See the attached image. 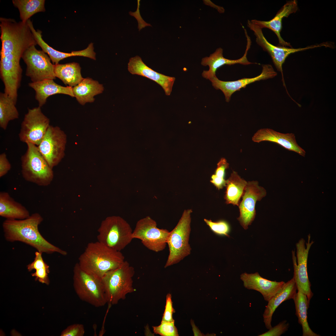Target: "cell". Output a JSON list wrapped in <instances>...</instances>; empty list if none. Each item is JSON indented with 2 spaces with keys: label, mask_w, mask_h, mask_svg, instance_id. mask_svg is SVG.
Returning a JSON list of instances; mask_svg holds the SVG:
<instances>
[{
  "label": "cell",
  "mask_w": 336,
  "mask_h": 336,
  "mask_svg": "<svg viewBox=\"0 0 336 336\" xmlns=\"http://www.w3.org/2000/svg\"><path fill=\"white\" fill-rule=\"evenodd\" d=\"M128 69L132 74H136L151 79L159 85L166 95L170 96L175 80L174 77L157 72L146 65L138 56L131 58L128 63Z\"/></svg>",
  "instance_id": "obj_18"
},
{
  "label": "cell",
  "mask_w": 336,
  "mask_h": 336,
  "mask_svg": "<svg viewBox=\"0 0 336 336\" xmlns=\"http://www.w3.org/2000/svg\"><path fill=\"white\" fill-rule=\"evenodd\" d=\"M298 10L297 2L292 0L287 2L278 12L273 18L269 21H262L254 19L251 21L261 29L267 28L273 31L278 39L280 46H292L289 43L285 41L282 38L280 32L282 29V20L287 17L291 14L296 12Z\"/></svg>",
  "instance_id": "obj_21"
},
{
  "label": "cell",
  "mask_w": 336,
  "mask_h": 336,
  "mask_svg": "<svg viewBox=\"0 0 336 336\" xmlns=\"http://www.w3.org/2000/svg\"><path fill=\"white\" fill-rule=\"evenodd\" d=\"M44 0H13L14 6L19 12L21 21L26 22L33 15L45 11Z\"/></svg>",
  "instance_id": "obj_31"
},
{
  "label": "cell",
  "mask_w": 336,
  "mask_h": 336,
  "mask_svg": "<svg viewBox=\"0 0 336 336\" xmlns=\"http://www.w3.org/2000/svg\"><path fill=\"white\" fill-rule=\"evenodd\" d=\"M78 260L83 270L100 279L107 272L119 267L125 261L121 251L98 241L89 243Z\"/></svg>",
  "instance_id": "obj_3"
},
{
  "label": "cell",
  "mask_w": 336,
  "mask_h": 336,
  "mask_svg": "<svg viewBox=\"0 0 336 336\" xmlns=\"http://www.w3.org/2000/svg\"><path fill=\"white\" fill-rule=\"evenodd\" d=\"M135 271L127 261L117 268L107 272L101 279L108 301L110 305L118 304L127 295L134 292L133 277Z\"/></svg>",
  "instance_id": "obj_4"
},
{
  "label": "cell",
  "mask_w": 336,
  "mask_h": 336,
  "mask_svg": "<svg viewBox=\"0 0 336 336\" xmlns=\"http://www.w3.org/2000/svg\"><path fill=\"white\" fill-rule=\"evenodd\" d=\"M192 210H185L178 223L168 236L169 254L164 268L177 264L189 255L191 248L189 244Z\"/></svg>",
  "instance_id": "obj_7"
},
{
  "label": "cell",
  "mask_w": 336,
  "mask_h": 336,
  "mask_svg": "<svg viewBox=\"0 0 336 336\" xmlns=\"http://www.w3.org/2000/svg\"><path fill=\"white\" fill-rule=\"evenodd\" d=\"M11 165L8 161L6 154L3 153L0 155V177L6 175L11 170Z\"/></svg>",
  "instance_id": "obj_40"
},
{
  "label": "cell",
  "mask_w": 336,
  "mask_h": 336,
  "mask_svg": "<svg viewBox=\"0 0 336 336\" xmlns=\"http://www.w3.org/2000/svg\"><path fill=\"white\" fill-rule=\"evenodd\" d=\"M32 32L37 44L44 52L48 54L53 64H58L60 60L73 56H82L96 59V53L94 51L92 43L90 44L87 48L83 50L73 51L70 53H64L54 49L45 43L42 38V32L40 30H38L36 31L35 29H33Z\"/></svg>",
  "instance_id": "obj_22"
},
{
  "label": "cell",
  "mask_w": 336,
  "mask_h": 336,
  "mask_svg": "<svg viewBox=\"0 0 336 336\" xmlns=\"http://www.w3.org/2000/svg\"><path fill=\"white\" fill-rule=\"evenodd\" d=\"M129 223L122 217L116 216L106 217L98 229V241L116 251H121L133 239Z\"/></svg>",
  "instance_id": "obj_6"
},
{
  "label": "cell",
  "mask_w": 336,
  "mask_h": 336,
  "mask_svg": "<svg viewBox=\"0 0 336 336\" xmlns=\"http://www.w3.org/2000/svg\"><path fill=\"white\" fill-rule=\"evenodd\" d=\"M169 233L166 229L158 228L156 222L148 216L137 222L132 236L140 240L148 249L158 252L165 248Z\"/></svg>",
  "instance_id": "obj_9"
},
{
  "label": "cell",
  "mask_w": 336,
  "mask_h": 336,
  "mask_svg": "<svg viewBox=\"0 0 336 336\" xmlns=\"http://www.w3.org/2000/svg\"><path fill=\"white\" fill-rule=\"evenodd\" d=\"M85 330L83 324H75L68 326L61 332V336H83Z\"/></svg>",
  "instance_id": "obj_35"
},
{
  "label": "cell",
  "mask_w": 336,
  "mask_h": 336,
  "mask_svg": "<svg viewBox=\"0 0 336 336\" xmlns=\"http://www.w3.org/2000/svg\"><path fill=\"white\" fill-rule=\"evenodd\" d=\"M247 183L241 178L237 172L233 171L226 180V190L224 196L226 203L238 206L240 199Z\"/></svg>",
  "instance_id": "obj_28"
},
{
  "label": "cell",
  "mask_w": 336,
  "mask_h": 336,
  "mask_svg": "<svg viewBox=\"0 0 336 336\" xmlns=\"http://www.w3.org/2000/svg\"><path fill=\"white\" fill-rule=\"evenodd\" d=\"M294 301L296 309V315L298 318L299 323L301 325L303 336H319L312 331L307 321V310L310 302L306 295L301 292L298 291Z\"/></svg>",
  "instance_id": "obj_29"
},
{
  "label": "cell",
  "mask_w": 336,
  "mask_h": 336,
  "mask_svg": "<svg viewBox=\"0 0 336 336\" xmlns=\"http://www.w3.org/2000/svg\"><path fill=\"white\" fill-rule=\"evenodd\" d=\"M43 220L41 215L35 213L22 220L7 219L2 226L6 240L10 242L19 241L34 248L42 253H57L66 255L67 252L52 244L41 235L39 226Z\"/></svg>",
  "instance_id": "obj_2"
},
{
  "label": "cell",
  "mask_w": 336,
  "mask_h": 336,
  "mask_svg": "<svg viewBox=\"0 0 336 336\" xmlns=\"http://www.w3.org/2000/svg\"><path fill=\"white\" fill-rule=\"evenodd\" d=\"M247 40L246 49L244 55L240 58L236 60L228 59L225 58L223 56V50L221 48H217L215 51L211 54L209 57H206L202 59L201 64L203 66H208V70H204L202 75L203 77L207 79L212 78L216 75V72L217 69L225 65H229L236 64H240L244 65H248L252 64H258L257 63H253L248 61L247 54L250 49L251 41L250 37L247 32H245Z\"/></svg>",
  "instance_id": "obj_17"
},
{
  "label": "cell",
  "mask_w": 336,
  "mask_h": 336,
  "mask_svg": "<svg viewBox=\"0 0 336 336\" xmlns=\"http://www.w3.org/2000/svg\"><path fill=\"white\" fill-rule=\"evenodd\" d=\"M35 45L27 49L22 58L26 65V75L32 82L45 79H55L54 64H52L48 56L43 50L36 49Z\"/></svg>",
  "instance_id": "obj_10"
},
{
  "label": "cell",
  "mask_w": 336,
  "mask_h": 336,
  "mask_svg": "<svg viewBox=\"0 0 336 336\" xmlns=\"http://www.w3.org/2000/svg\"><path fill=\"white\" fill-rule=\"evenodd\" d=\"M240 279L245 288L258 291L267 301L282 290L285 283L264 278L258 272L250 274L243 273L240 275Z\"/></svg>",
  "instance_id": "obj_19"
},
{
  "label": "cell",
  "mask_w": 336,
  "mask_h": 336,
  "mask_svg": "<svg viewBox=\"0 0 336 336\" xmlns=\"http://www.w3.org/2000/svg\"><path fill=\"white\" fill-rule=\"evenodd\" d=\"M204 221L212 231L216 234L229 236L228 234L230 230V226L226 221L221 220L214 222L206 219H204Z\"/></svg>",
  "instance_id": "obj_34"
},
{
  "label": "cell",
  "mask_w": 336,
  "mask_h": 336,
  "mask_svg": "<svg viewBox=\"0 0 336 336\" xmlns=\"http://www.w3.org/2000/svg\"><path fill=\"white\" fill-rule=\"evenodd\" d=\"M49 123V119L43 113L40 107L28 109L21 124L19 133L20 140L38 146L50 126Z\"/></svg>",
  "instance_id": "obj_12"
},
{
  "label": "cell",
  "mask_w": 336,
  "mask_h": 336,
  "mask_svg": "<svg viewBox=\"0 0 336 336\" xmlns=\"http://www.w3.org/2000/svg\"><path fill=\"white\" fill-rule=\"evenodd\" d=\"M266 194L265 189L259 186L257 181L248 182L245 187L241 201L239 207L240 216L237 219L245 230L248 228L254 220L255 215L256 202L260 201Z\"/></svg>",
  "instance_id": "obj_15"
},
{
  "label": "cell",
  "mask_w": 336,
  "mask_h": 336,
  "mask_svg": "<svg viewBox=\"0 0 336 336\" xmlns=\"http://www.w3.org/2000/svg\"><path fill=\"white\" fill-rule=\"evenodd\" d=\"M16 103L5 93L0 94V127L7 129L9 122L19 118V114Z\"/></svg>",
  "instance_id": "obj_30"
},
{
  "label": "cell",
  "mask_w": 336,
  "mask_h": 336,
  "mask_svg": "<svg viewBox=\"0 0 336 336\" xmlns=\"http://www.w3.org/2000/svg\"><path fill=\"white\" fill-rule=\"evenodd\" d=\"M0 77L6 83L14 84L21 79L22 69L20 61L25 51L37 44L26 22H16L14 19L0 18Z\"/></svg>",
  "instance_id": "obj_1"
},
{
  "label": "cell",
  "mask_w": 336,
  "mask_h": 336,
  "mask_svg": "<svg viewBox=\"0 0 336 336\" xmlns=\"http://www.w3.org/2000/svg\"><path fill=\"white\" fill-rule=\"evenodd\" d=\"M29 86L35 91V98L38 101L39 106L44 105L49 96L58 94L67 95L73 97L72 87L63 86L56 83L53 79H45L37 82H31Z\"/></svg>",
  "instance_id": "obj_24"
},
{
  "label": "cell",
  "mask_w": 336,
  "mask_h": 336,
  "mask_svg": "<svg viewBox=\"0 0 336 336\" xmlns=\"http://www.w3.org/2000/svg\"><path fill=\"white\" fill-rule=\"evenodd\" d=\"M175 312V310L173 307L171 295L169 293L166 296L165 309L163 315L162 321L169 322L175 321L172 315Z\"/></svg>",
  "instance_id": "obj_37"
},
{
  "label": "cell",
  "mask_w": 336,
  "mask_h": 336,
  "mask_svg": "<svg viewBox=\"0 0 336 336\" xmlns=\"http://www.w3.org/2000/svg\"><path fill=\"white\" fill-rule=\"evenodd\" d=\"M27 209L7 192H0V216L7 219L22 220L30 216Z\"/></svg>",
  "instance_id": "obj_25"
},
{
  "label": "cell",
  "mask_w": 336,
  "mask_h": 336,
  "mask_svg": "<svg viewBox=\"0 0 336 336\" xmlns=\"http://www.w3.org/2000/svg\"><path fill=\"white\" fill-rule=\"evenodd\" d=\"M252 140L257 143L264 141L275 142L303 156H305V151L297 143L294 133H283L270 128H262L258 130L254 134Z\"/></svg>",
  "instance_id": "obj_20"
},
{
  "label": "cell",
  "mask_w": 336,
  "mask_h": 336,
  "mask_svg": "<svg viewBox=\"0 0 336 336\" xmlns=\"http://www.w3.org/2000/svg\"><path fill=\"white\" fill-rule=\"evenodd\" d=\"M79 64L72 62L64 64H54L56 77L60 79L66 85L72 87L78 84L83 79Z\"/></svg>",
  "instance_id": "obj_27"
},
{
  "label": "cell",
  "mask_w": 336,
  "mask_h": 336,
  "mask_svg": "<svg viewBox=\"0 0 336 336\" xmlns=\"http://www.w3.org/2000/svg\"><path fill=\"white\" fill-rule=\"evenodd\" d=\"M42 253L37 251L35 253L34 260L27 266V269L29 272L33 270H35L40 267H45L48 265L44 261L42 257Z\"/></svg>",
  "instance_id": "obj_39"
},
{
  "label": "cell",
  "mask_w": 336,
  "mask_h": 336,
  "mask_svg": "<svg viewBox=\"0 0 336 336\" xmlns=\"http://www.w3.org/2000/svg\"><path fill=\"white\" fill-rule=\"evenodd\" d=\"M27 149L21 158V172L26 181L39 186L49 185L54 178L52 168L39 151L37 146L27 143Z\"/></svg>",
  "instance_id": "obj_5"
},
{
  "label": "cell",
  "mask_w": 336,
  "mask_h": 336,
  "mask_svg": "<svg viewBox=\"0 0 336 336\" xmlns=\"http://www.w3.org/2000/svg\"><path fill=\"white\" fill-rule=\"evenodd\" d=\"M297 288L294 278L285 283L282 290L268 302L264 312V321L268 329L272 327L271 322L273 315L277 308L283 302L295 298Z\"/></svg>",
  "instance_id": "obj_23"
},
{
  "label": "cell",
  "mask_w": 336,
  "mask_h": 336,
  "mask_svg": "<svg viewBox=\"0 0 336 336\" xmlns=\"http://www.w3.org/2000/svg\"><path fill=\"white\" fill-rule=\"evenodd\" d=\"M261 74L253 78H244L232 81H224L219 80L215 76L209 80L213 87L217 90H221L223 93L226 102H229L232 95L237 91L245 88L252 83L261 80L273 78L277 74L272 66L269 64H263Z\"/></svg>",
  "instance_id": "obj_16"
},
{
  "label": "cell",
  "mask_w": 336,
  "mask_h": 336,
  "mask_svg": "<svg viewBox=\"0 0 336 336\" xmlns=\"http://www.w3.org/2000/svg\"><path fill=\"white\" fill-rule=\"evenodd\" d=\"M49 272V266L36 269L35 272L32 273L31 275L35 277V281L38 280L42 283H45L47 285H49L50 281L48 274Z\"/></svg>",
  "instance_id": "obj_38"
},
{
  "label": "cell",
  "mask_w": 336,
  "mask_h": 336,
  "mask_svg": "<svg viewBox=\"0 0 336 336\" xmlns=\"http://www.w3.org/2000/svg\"><path fill=\"white\" fill-rule=\"evenodd\" d=\"M289 327V324L284 320L273 327H272L267 332L259 335V336H279L284 333Z\"/></svg>",
  "instance_id": "obj_36"
},
{
  "label": "cell",
  "mask_w": 336,
  "mask_h": 336,
  "mask_svg": "<svg viewBox=\"0 0 336 336\" xmlns=\"http://www.w3.org/2000/svg\"><path fill=\"white\" fill-rule=\"evenodd\" d=\"M67 137L58 126L50 125L40 144L37 146L41 154L52 169L63 158Z\"/></svg>",
  "instance_id": "obj_11"
},
{
  "label": "cell",
  "mask_w": 336,
  "mask_h": 336,
  "mask_svg": "<svg viewBox=\"0 0 336 336\" xmlns=\"http://www.w3.org/2000/svg\"><path fill=\"white\" fill-rule=\"evenodd\" d=\"M104 90L103 85L92 78H83L77 85L72 87L74 96L81 105L92 102L94 96L101 93Z\"/></svg>",
  "instance_id": "obj_26"
},
{
  "label": "cell",
  "mask_w": 336,
  "mask_h": 336,
  "mask_svg": "<svg viewBox=\"0 0 336 336\" xmlns=\"http://www.w3.org/2000/svg\"><path fill=\"white\" fill-rule=\"evenodd\" d=\"M229 167V164L224 158H222L217 164L215 174L212 175L210 182L218 189L226 186V180L224 179L225 170Z\"/></svg>",
  "instance_id": "obj_32"
},
{
  "label": "cell",
  "mask_w": 336,
  "mask_h": 336,
  "mask_svg": "<svg viewBox=\"0 0 336 336\" xmlns=\"http://www.w3.org/2000/svg\"><path fill=\"white\" fill-rule=\"evenodd\" d=\"M154 333L161 336H178L177 329L175 321L172 322L162 321L157 326H153Z\"/></svg>",
  "instance_id": "obj_33"
},
{
  "label": "cell",
  "mask_w": 336,
  "mask_h": 336,
  "mask_svg": "<svg viewBox=\"0 0 336 336\" xmlns=\"http://www.w3.org/2000/svg\"><path fill=\"white\" fill-rule=\"evenodd\" d=\"M248 27L254 32L256 37V41L265 51L267 52L271 57L273 62L277 70L282 74L284 86L287 90L284 79L282 66L286 58L290 54L296 52L322 46H326L325 43L308 46L305 48L297 49L288 48L276 46L269 42L264 35L262 29L251 21H247Z\"/></svg>",
  "instance_id": "obj_13"
},
{
  "label": "cell",
  "mask_w": 336,
  "mask_h": 336,
  "mask_svg": "<svg viewBox=\"0 0 336 336\" xmlns=\"http://www.w3.org/2000/svg\"><path fill=\"white\" fill-rule=\"evenodd\" d=\"M73 280L75 291L82 301L96 307L108 303L101 279L85 272L78 263L73 268Z\"/></svg>",
  "instance_id": "obj_8"
},
{
  "label": "cell",
  "mask_w": 336,
  "mask_h": 336,
  "mask_svg": "<svg viewBox=\"0 0 336 336\" xmlns=\"http://www.w3.org/2000/svg\"><path fill=\"white\" fill-rule=\"evenodd\" d=\"M310 236H308V242L305 245V240L301 239L296 244L297 263L296 258L292 253V259L294 267V276L297 290L305 294L308 301L313 296L311 290V284L309 280L307 270V259L309 252L314 243L310 241Z\"/></svg>",
  "instance_id": "obj_14"
}]
</instances>
